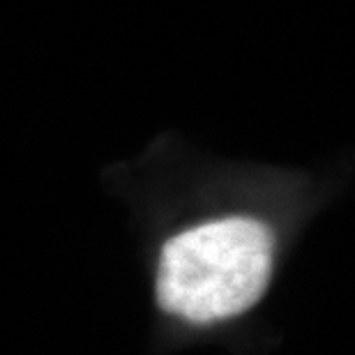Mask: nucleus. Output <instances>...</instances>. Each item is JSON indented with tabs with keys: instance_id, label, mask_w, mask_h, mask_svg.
I'll use <instances>...</instances> for the list:
<instances>
[{
	"instance_id": "1",
	"label": "nucleus",
	"mask_w": 355,
	"mask_h": 355,
	"mask_svg": "<svg viewBox=\"0 0 355 355\" xmlns=\"http://www.w3.org/2000/svg\"><path fill=\"white\" fill-rule=\"evenodd\" d=\"M282 231L252 205H222L162 233L153 259V295L164 316L212 328L250 314L272 286Z\"/></svg>"
}]
</instances>
